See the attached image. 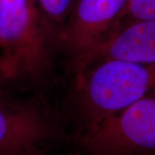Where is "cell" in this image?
I'll return each mask as SVG.
<instances>
[{"instance_id": "obj_1", "label": "cell", "mask_w": 155, "mask_h": 155, "mask_svg": "<svg viewBox=\"0 0 155 155\" xmlns=\"http://www.w3.org/2000/svg\"><path fill=\"white\" fill-rule=\"evenodd\" d=\"M77 76L75 99L83 127L155 91V66L107 60L89 66Z\"/></svg>"}, {"instance_id": "obj_3", "label": "cell", "mask_w": 155, "mask_h": 155, "mask_svg": "<svg viewBox=\"0 0 155 155\" xmlns=\"http://www.w3.org/2000/svg\"><path fill=\"white\" fill-rule=\"evenodd\" d=\"M77 144L84 155H155V91L83 127Z\"/></svg>"}, {"instance_id": "obj_6", "label": "cell", "mask_w": 155, "mask_h": 155, "mask_svg": "<svg viewBox=\"0 0 155 155\" xmlns=\"http://www.w3.org/2000/svg\"><path fill=\"white\" fill-rule=\"evenodd\" d=\"M107 60L155 66V19L122 18L110 34L75 67L76 73Z\"/></svg>"}, {"instance_id": "obj_9", "label": "cell", "mask_w": 155, "mask_h": 155, "mask_svg": "<svg viewBox=\"0 0 155 155\" xmlns=\"http://www.w3.org/2000/svg\"><path fill=\"white\" fill-rule=\"evenodd\" d=\"M17 81V76L12 66L0 54V91L9 89L11 84Z\"/></svg>"}, {"instance_id": "obj_8", "label": "cell", "mask_w": 155, "mask_h": 155, "mask_svg": "<svg viewBox=\"0 0 155 155\" xmlns=\"http://www.w3.org/2000/svg\"><path fill=\"white\" fill-rule=\"evenodd\" d=\"M122 18L130 20H154L155 0H127Z\"/></svg>"}, {"instance_id": "obj_2", "label": "cell", "mask_w": 155, "mask_h": 155, "mask_svg": "<svg viewBox=\"0 0 155 155\" xmlns=\"http://www.w3.org/2000/svg\"><path fill=\"white\" fill-rule=\"evenodd\" d=\"M52 34L35 0H0V54L11 64L17 81H43L52 67Z\"/></svg>"}, {"instance_id": "obj_5", "label": "cell", "mask_w": 155, "mask_h": 155, "mask_svg": "<svg viewBox=\"0 0 155 155\" xmlns=\"http://www.w3.org/2000/svg\"><path fill=\"white\" fill-rule=\"evenodd\" d=\"M58 134L53 118L36 100L0 91V150L41 147Z\"/></svg>"}, {"instance_id": "obj_7", "label": "cell", "mask_w": 155, "mask_h": 155, "mask_svg": "<svg viewBox=\"0 0 155 155\" xmlns=\"http://www.w3.org/2000/svg\"><path fill=\"white\" fill-rule=\"evenodd\" d=\"M75 2L76 0H35L41 19L51 34L55 28L60 33Z\"/></svg>"}, {"instance_id": "obj_10", "label": "cell", "mask_w": 155, "mask_h": 155, "mask_svg": "<svg viewBox=\"0 0 155 155\" xmlns=\"http://www.w3.org/2000/svg\"><path fill=\"white\" fill-rule=\"evenodd\" d=\"M0 155H45L41 147H17L0 150Z\"/></svg>"}, {"instance_id": "obj_4", "label": "cell", "mask_w": 155, "mask_h": 155, "mask_svg": "<svg viewBox=\"0 0 155 155\" xmlns=\"http://www.w3.org/2000/svg\"><path fill=\"white\" fill-rule=\"evenodd\" d=\"M127 3V0H76L59 33L73 69L121 22Z\"/></svg>"}]
</instances>
